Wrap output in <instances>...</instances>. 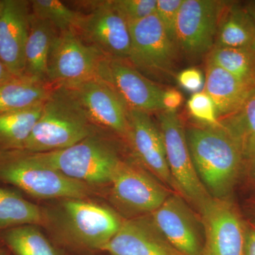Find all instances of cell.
<instances>
[{
    "label": "cell",
    "instance_id": "cell-4",
    "mask_svg": "<svg viewBox=\"0 0 255 255\" xmlns=\"http://www.w3.org/2000/svg\"><path fill=\"white\" fill-rule=\"evenodd\" d=\"M0 181L38 199H82L90 191L85 183L37 163L21 150L0 154Z\"/></svg>",
    "mask_w": 255,
    "mask_h": 255
},
{
    "label": "cell",
    "instance_id": "cell-32",
    "mask_svg": "<svg viewBox=\"0 0 255 255\" xmlns=\"http://www.w3.org/2000/svg\"><path fill=\"white\" fill-rule=\"evenodd\" d=\"M178 83L182 88L192 92H198L204 85L205 79L199 69L187 68L178 74Z\"/></svg>",
    "mask_w": 255,
    "mask_h": 255
},
{
    "label": "cell",
    "instance_id": "cell-15",
    "mask_svg": "<svg viewBox=\"0 0 255 255\" xmlns=\"http://www.w3.org/2000/svg\"><path fill=\"white\" fill-rule=\"evenodd\" d=\"M30 6L24 0H1L0 5V60L16 78L24 76Z\"/></svg>",
    "mask_w": 255,
    "mask_h": 255
},
{
    "label": "cell",
    "instance_id": "cell-35",
    "mask_svg": "<svg viewBox=\"0 0 255 255\" xmlns=\"http://www.w3.org/2000/svg\"><path fill=\"white\" fill-rule=\"evenodd\" d=\"M245 160L248 162L255 161V136L250 137L242 145Z\"/></svg>",
    "mask_w": 255,
    "mask_h": 255
},
{
    "label": "cell",
    "instance_id": "cell-12",
    "mask_svg": "<svg viewBox=\"0 0 255 255\" xmlns=\"http://www.w3.org/2000/svg\"><path fill=\"white\" fill-rule=\"evenodd\" d=\"M90 14L82 15L78 30L102 54L128 61L131 46L128 23L112 1H96Z\"/></svg>",
    "mask_w": 255,
    "mask_h": 255
},
{
    "label": "cell",
    "instance_id": "cell-38",
    "mask_svg": "<svg viewBox=\"0 0 255 255\" xmlns=\"http://www.w3.org/2000/svg\"><path fill=\"white\" fill-rule=\"evenodd\" d=\"M247 9H248V12L251 14L255 23V2L251 3V4L249 5V6L247 8Z\"/></svg>",
    "mask_w": 255,
    "mask_h": 255
},
{
    "label": "cell",
    "instance_id": "cell-39",
    "mask_svg": "<svg viewBox=\"0 0 255 255\" xmlns=\"http://www.w3.org/2000/svg\"><path fill=\"white\" fill-rule=\"evenodd\" d=\"M251 163V169H250V177L252 180L255 183V161L248 162Z\"/></svg>",
    "mask_w": 255,
    "mask_h": 255
},
{
    "label": "cell",
    "instance_id": "cell-3",
    "mask_svg": "<svg viewBox=\"0 0 255 255\" xmlns=\"http://www.w3.org/2000/svg\"><path fill=\"white\" fill-rule=\"evenodd\" d=\"M28 154L37 163L85 184L110 183L121 161L107 142L93 135L62 150Z\"/></svg>",
    "mask_w": 255,
    "mask_h": 255
},
{
    "label": "cell",
    "instance_id": "cell-20",
    "mask_svg": "<svg viewBox=\"0 0 255 255\" xmlns=\"http://www.w3.org/2000/svg\"><path fill=\"white\" fill-rule=\"evenodd\" d=\"M58 33L49 22L33 14L25 51L24 76L35 81L48 82V63L50 48Z\"/></svg>",
    "mask_w": 255,
    "mask_h": 255
},
{
    "label": "cell",
    "instance_id": "cell-19",
    "mask_svg": "<svg viewBox=\"0 0 255 255\" xmlns=\"http://www.w3.org/2000/svg\"><path fill=\"white\" fill-rule=\"evenodd\" d=\"M255 87L207 60L204 91L214 102L219 119L236 112Z\"/></svg>",
    "mask_w": 255,
    "mask_h": 255
},
{
    "label": "cell",
    "instance_id": "cell-24",
    "mask_svg": "<svg viewBox=\"0 0 255 255\" xmlns=\"http://www.w3.org/2000/svg\"><path fill=\"white\" fill-rule=\"evenodd\" d=\"M43 213L16 193L0 187V233L11 228L41 224Z\"/></svg>",
    "mask_w": 255,
    "mask_h": 255
},
{
    "label": "cell",
    "instance_id": "cell-11",
    "mask_svg": "<svg viewBox=\"0 0 255 255\" xmlns=\"http://www.w3.org/2000/svg\"><path fill=\"white\" fill-rule=\"evenodd\" d=\"M112 198L130 214H150L170 194L165 187L145 171L121 160L112 177Z\"/></svg>",
    "mask_w": 255,
    "mask_h": 255
},
{
    "label": "cell",
    "instance_id": "cell-18",
    "mask_svg": "<svg viewBox=\"0 0 255 255\" xmlns=\"http://www.w3.org/2000/svg\"><path fill=\"white\" fill-rule=\"evenodd\" d=\"M102 251L111 255H182L159 232L149 214L123 220Z\"/></svg>",
    "mask_w": 255,
    "mask_h": 255
},
{
    "label": "cell",
    "instance_id": "cell-29",
    "mask_svg": "<svg viewBox=\"0 0 255 255\" xmlns=\"http://www.w3.org/2000/svg\"><path fill=\"white\" fill-rule=\"evenodd\" d=\"M189 113L193 118L210 127H221L214 102L204 91L191 95L187 102Z\"/></svg>",
    "mask_w": 255,
    "mask_h": 255
},
{
    "label": "cell",
    "instance_id": "cell-7",
    "mask_svg": "<svg viewBox=\"0 0 255 255\" xmlns=\"http://www.w3.org/2000/svg\"><path fill=\"white\" fill-rule=\"evenodd\" d=\"M103 56L95 46L84 43L75 30L60 31L50 48L48 82L70 89L95 78Z\"/></svg>",
    "mask_w": 255,
    "mask_h": 255
},
{
    "label": "cell",
    "instance_id": "cell-26",
    "mask_svg": "<svg viewBox=\"0 0 255 255\" xmlns=\"http://www.w3.org/2000/svg\"><path fill=\"white\" fill-rule=\"evenodd\" d=\"M208 60L242 82L255 87V54L251 48H214Z\"/></svg>",
    "mask_w": 255,
    "mask_h": 255
},
{
    "label": "cell",
    "instance_id": "cell-23",
    "mask_svg": "<svg viewBox=\"0 0 255 255\" xmlns=\"http://www.w3.org/2000/svg\"><path fill=\"white\" fill-rule=\"evenodd\" d=\"M43 104L0 114V142L20 150L41 117Z\"/></svg>",
    "mask_w": 255,
    "mask_h": 255
},
{
    "label": "cell",
    "instance_id": "cell-37",
    "mask_svg": "<svg viewBox=\"0 0 255 255\" xmlns=\"http://www.w3.org/2000/svg\"><path fill=\"white\" fill-rule=\"evenodd\" d=\"M11 252L0 241V255H11Z\"/></svg>",
    "mask_w": 255,
    "mask_h": 255
},
{
    "label": "cell",
    "instance_id": "cell-14",
    "mask_svg": "<svg viewBox=\"0 0 255 255\" xmlns=\"http://www.w3.org/2000/svg\"><path fill=\"white\" fill-rule=\"evenodd\" d=\"M63 207L74 238L89 249L102 251L118 233L123 221L112 210L82 199H68Z\"/></svg>",
    "mask_w": 255,
    "mask_h": 255
},
{
    "label": "cell",
    "instance_id": "cell-40",
    "mask_svg": "<svg viewBox=\"0 0 255 255\" xmlns=\"http://www.w3.org/2000/svg\"><path fill=\"white\" fill-rule=\"evenodd\" d=\"M251 49L253 50V52H254V53L255 54V38L254 39V41H253V43H252L251 47Z\"/></svg>",
    "mask_w": 255,
    "mask_h": 255
},
{
    "label": "cell",
    "instance_id": "cell-13",
    "mask_svg": "<svg viewBox=\"0 0 255 255\" xmlns=\"http://www.w3.org/2000/svg\"><path fill=\"white\" fill-rule=\"evenodd\" d=\"M149 216L159 232L181 254L202 255V223L180 196L170 194Z\"/></svg>",
    "mask_w": 255,
    "mask_h": 255
},
{
    "label": "cell",
    "instance_id": "cell-16",
    "mask_svg": "<svg viewBox=\"0 0 255 255\" xmlns=\"http://www.w3.org/2000/svg\"><path fill=\"white\" fill-rule=\"evenodd\" d=\"M68 90L92 123L127 137L128 109L108 85L95 78Z\"/></svg>",
    "mask_w": 255,
    "mask_h": 255
},
{
    "label": "cell",
    "instance_id": "cell-41",
    "mask_svg": "<svg viewBox=\"0 0 255 255\" xmlns=\"http://www.w3.org/2000/svg\"><path fill=\"white\" fill-rule=\"evenodd\" d=\"M0 5H1V0H0Z\"/></svg>",
    "mask_w": 255,
    "mask_h": 255
},
{
    "label": "cell",
    "instance_id": "cell-27",
    "mask_svg": "<svg viewBox=\"0 0 255 255\" xmlns=\"http://www.w3.org/2000/svg\"><path fill=\"white\" fill-rule=\"evenodd\" d=\"M33 15L49 22L60 31L78 28L82 14L68 8L58 0H34L30 1Z\"/></svg>",
    "mask_w": 255,
    "mask_h": 255
},
{
    "label": "cell",
    "instance_id": "cell-9",
    "mask_svg": "<svg viewBox=\"0 0 255 255\" xmlns=\"http://www.w3.org/2000/svg\"><path fill=\"white\" fill-rule=\"evenodd\" d=\"M227 4L216 0H184L176 27V44L180 53L196 59L211 51Z\"/></svg>",
    "mask_w": 255,
    "mask_h": 255
},
{
    "label": "cell",
    "instance_id": "cell-31",
    "mask_svg": "<svg viewBox=\"0 0 255 255\" xmlns=\"http://www.w3.org/2000/svg\"><path fill=\"white\" fill-rule=\"evenodd\" d=\"M184 0H157L155 14L169 38L176 43L178 14Z\"/></svg>",
    "mask_w": 255,
    "mask_h": 255
},
{
    "label": "cell",
    "instance_id": "cell-28",
    "mask_svg": "<svg viewBox=\"0 0 255 255\" xmlns=\"http://www.w3.org/2000/svg\"><path fill=\"white\" fill-rule=\"evenodd\" d=\"M219 122L241 146L248 138L255 136V87L236 112L219 119Z\"/></svg>",
    "mask_w": 255,
    "mask_h": 255
},
{
    "label": "cell",
    "instance_id": "cell-1",
    "mask_svg": "<svg viewBox=\"0 0 255 255\" xmlns=\"http://www.w3.org/2000/svg\"><path fill=\"white\" fill-rule=\"evenodd\" d=\"M186 136L196 172L210 195L228 199L245 161L241 144L221 127L194 126Z\"/></svg>",
    "mask_w": 255,
    "mask_h": 255
},
{
    "label": "cell",
    "instance_id": "cell-17",
    "mask_svg": "<svg viewBox=\"0 0 255 255\" xmlns=\"http://www.w3.org/2000/svg\"><path fill=\"white\" fill-rule=\"evenodd\" d=\"M127 137L146 168L161 182L177 191L167 164L163 137L149 113L128 110Z\"/></svg>",
    "mask_w": 255,
    "mask_h": 255
},
{
    "label": "cell",
    "instance_id": "cell-8",
    "mask_svg": "<svg viewBox=\"0 0 255 255\" xmlns=\"http://www.w3.org/2000/svg\"><path fill=\"white\" fill-rule=\"evenodd\" d=\"M204 229L201 255H246L247 222L229 199L211 197L199 209Z\"/></svg>",
    "mask_w": 255,
    "mask_h": 255
},
{
    "label": "cell",
    "instance_id": "cell-5",
    "mask_svg": "<svg viewBox=\"0 0 255 255\" xmlns=\"http://www.w3.org/2000/svg\"><path fill=\"white\" fill-rule=\"evenodd\" d=\"M128 25L131 46L128 62L150 80L170 78L180 52L156 14Z\"/></svg>",
    "mask_w": 255,
    "mask_h": 255
},
{
    "label": "cell",
    "instance_id": "cell-10",
    "mask_svg": "<svg viewBox=\"0 0 255 255\" xmlns=\"http://www.w3.org/2000/svg\"><path fill=\"white\" fill-rule=\"evenodd\" d=\"M95 78L112 88L128 110L147 113L163 111L162 98L164 90L126 60L104 55Z\"/></svg>",
    "mask_w": 255,
    "mask_h": 255
},
{
    "label": "cell",
    "instance_id": "cell-2",
    "mask_svg": "<svg viewBox=\"0 0 255 255\" xmlns=\"http://www.w3.org/2000/svg\"><path fill=\"white\" fill-rule=\"evenodd\" d=\"M92 123L71 92L57 87L45 101L31 135L16 150L41 153L71 147L92 135Z\"/></svg>",
    "mask_w": 255,
    "mask_h": 255
},
{
    "label": "cell",
    "instance_id": "cell-42",
    "mask_svg": "<svg viewBox=\"0 0 255 255\" xmlns=\"http://www.w3.org/2000/svg\"></svg>",
    "mask_w": 255,
    "mask_h": 255
},
{
    "label": "cell",
    "instance_id": "cell-36",
    "mask_svg": "<svg viewBox=\"0 0 255 255\" xmlns=\"http://www.w3.org/2000/svg\"><path fill=\"white\" fill-rule=\"evenodd\" d=\"M16 78L10 73L9 70L5 66L4 64L0 60V86Z\"/></svg>",
    "mask_w": 255,
    "mask_h": 255
},
{
    "label": "cell",
    "instance_id": "cell-34",
    "mask_svg": "<svg viewBox=\"0 0 255 255\" xmlns=\"http://www.w3.org/2000/svg\"><path fill=\"white\" fill-rule=\"evenodd\" d=\"M246 255H255V222L247 223Z\"/></svg>",
    "mask_w": 255,
    "mask_h": 255
},
{
    "label": "cell",
    "instance_id": "cell-25",
    "mask_svg": "<svg viewBox=\"0 0 255 255\" xmlns=\"http://www.w3.org/2000/svg\"><path fill=\"white\" fill-rule=\"evenodd\" d=\"M0 241L14 255H62L33 226H23L0 233Z\"/></svg>",
    "mask_w": 255,
    "mask_h": 255
},
{
    "label": "cell",
    "instance_id": "cell-22",
    "mask_svg": "<svg viewBox=\"0 0 255 255\" xmlns=\"http://www.w3.org/2000/svg\"><path fill=\"white\" fill-rule=\"evenodd\" d=\"M50 92L46 83L15 78L0 86V114L43 104Z\"/></svg>",
    "mask_w": 255,
    "mask_h": 255
},
{
    "label": "cell",
    "instance_id": "cell-30",
    "mask_svg": "<svg viewBox=\"0 0 255 255\" xmlns=\"http://www.w3.org/2000/svg\"><path fill=\"white\" fill-rule=\"evenodd\" d=\"M128 24L155 14L157 0H112Z\"/></svg>",
    "mask_w": 255,
    "mask_h": 255
},
{
    "label": "cell",
    "instance_id": "cell-21",
    "mask_svg": "<svg viewBox=\"0 0 255 255\" xmlns=\"http://www.w3.org/2000/svg\"><path fill=\"white\" fill-rule=\"evenodd\" d=\"M255 38V23L248 9L226 5L220 20L214 48H250Z\"/></svg>",
    "mask_w": 255,
    "mask_h": 255
},
{
    "label": "cell",
    "instance_id": "cell-33",
    "mask_svg": "<svg viewBox=\"0 0 255 255\" xmlns=\"http://www.w3.org/2000/svg\"><path fill=\"white\" fill-rule=\"evenodd\" d=\"M183 102V96L180 92L174 89L164 90L162 98L163 111L176 112Z\"/></svg>",
    "mask_w": 255,
    "mask_h": 255
},
{
    "label": "cell",
    "instance_id": "cell-6",
    "mask_svg": "<svg viewBox=\"0 0 255 255\" xmlns=\"http://www.w3.org/2000/svg\"><path fill=\"white\" fill-rule=\"evenodd\" d=\"M158 118L167 164L177 191L199 209L212 196L196 172L182 121L177 112L166 111Z\"/></svg>",
    "mask_w": 255,
    "mask_h": 255
}]
</instances>
